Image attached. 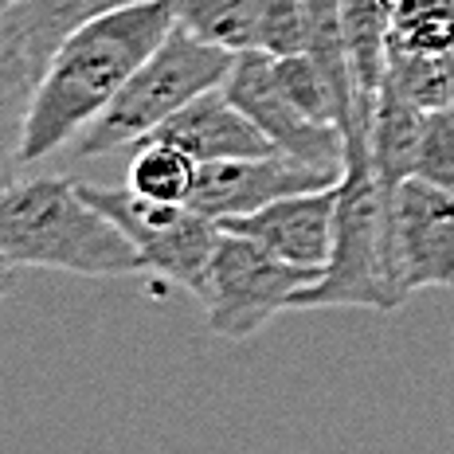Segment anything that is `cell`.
<instances>
[{
	"instance_id": "1",
	"label": "cell",
	"mask_w": 454,
	"mask_h": 454,
	"mask_svg": "<svg viewBox=\"0 0 454 454\" xmlns=\"http://www.w3.org/2000/svg\"><path fill=\"white\" fill-rule=\"evenodd\" d=\"M173 24L176 16L168 0H141L82 24L55 47L27 106L24 168L87 134L173 32Z\"/></svg>"
},
{
	"instance_id": "2",
	"label": "cell",
	"mask_w": 454,
	"mask_h": 454,
	"mask_svg": "<svg viewBox=\"0 0 454 454\" xmlns=\"http://www.w3.org/2000/svg\"><path fill=\"white\" fill-rule=\"evenodd\" d=\"M0 251L12 267L67 270L82 278L141 274L145 259L71 176H27L0 188Z\"/></svg>"
},
{
	"instance_id": "3",
	"label": "cell",
	"mask_w": 454,
	"mask_h": 454,
	"mask_svg": "<svg viewBox=\"0 0 454 454\" xmlns=\"http://www.w3.org/2000/svg\"><path fill=\"white\" fill-rule=\"evenodd\" d=\"M392 309L403 306L400 290L387 270L384 247V192L376 181L372 157H368V126L356 121L345 134V173H340V200H337V235L333 254L317 282L298 290L290 309Z\"/></svg>"
},
{
	"instance_id": "4",
	"label": "cell",
	"mask_w": 454,
	"mask_h": 454,
	"mask_svg": "<svg viewBox=\"0 0 454 454\" xmlns=\"http://www.w3.org/2000/svg\"><path fill=\"white\" fill-rule=\"evenodd\" d=\"M235 67V55L215 43H204L188 27L173 24V32L141 63V71L126 82V90L110 102V110L74 141L79 157H102L110 149L137 145L153 137L176 110L207 90H220Z\"/></svg>"
},
{
	"instance_id": "5",
	"label": "cell",
	"mask_w": 454,
	"mask_h": 454,
	"mask_svg": "<svg viewBox=\"0 0 454 454\" xmlns=\"http://www.w3.org/2000/svg\"><path fill=\"white\" fill-rule=\"evenodd\" d=\"M317 267L278 259L247 235L220 231L200 294L207 329L223 340H247L290 309L294 294L317 282Z\"/></svg>"
},
{
	"instance_id": "6",
	"label": "cell",
	"mask_w": 454,
	"mask_h": 454,
	"mask_svg": "<svg viewBox=\"0 0 454 454\" xmlns=\"http://www.w3.org/2000/svg\"><path fill=\"white\" fill-rule=\"evenodd\" d=\"M79 192L126 231V239L145 259V270H157L165 282H176L196 298L204 294L207 262H212L215 239H220V227L207 215L188 204L141 200L129 188L79 184Z\"/></svg>"
},
{
	"instance_id": "7",
	"label": "cell",
	"mask_w": 454,
	"mask_h": 454,
	"mask_svg": "<svg viewBox=\"0 0 454 454\" xmlns=\"http://www.w3.org/2000/svg\"><path fill=\"white\" fill-rule=\"evenodd\" d=\"M384 192V188H380ZM387 270L408 301L415 290H454V192L408 176L384 192Z\"/></svg>"
},
{
	"instance_id": "8",
	"label": "cell",
	"mask_w": 454,
	"mask_h": 454,
	"mask_svg": "<svg viewBox=\"0 0 454 454\" xmlns=\"http://www.w3.org/2000/svg\"><path fill=\"white\" fill-rule=\"evenodd\" d=\"M227 98L235 102L278 153H290L314 168L325 173H345V129L329 126V121H314L301 114L294 102L282 94L278 79H274V59L262 51H243L235 55V67L223 82Z\"/></svg>"
},
{
	"instance_id": "9",
	"label": "cell",
	"mask_w": 454,
	"mask_h": 454,
	"mask_svg": "<svg viewBox=\"0 0 454 454\" xmlns=\"http://www.w3.org/2000/svg\"><path fill=\"white\" fill-rule=\"evenodd\" d=\"M337 181H340L337 173L314 168L290 153L212 160V165H200L196 192H192V200H188V207H196V212L207 215V220L220 227L227 220L259 212V207H267L270 200L309 192V188H325Z\"/></svg>"
},
{
	"instance_id": "10",
	"label": "cell",
	"mask_w": 454,
	"mask_h": 454,
	"mask_svg": "<svg viewBox=\"0 0 454 454\" xmlns=\"http://www.w3.org/2000/svg\"><path fill=\"white\" fill-rule=\"evenodd\" d=\"M337 200H340V181L270 200L259 212L220 223V231L247 235V239H254L259 247L278 254V259L325 270L337 235Z\"/></svg>"
},
{
	"instance_id": "11",
	"label": "cell",
	"mask_w": 454,
	"mask_h": 454,
	"mask_svg": "<svg viewBox=\"0 0 454 454\" xmlns=\"http://www.w3.org/2000/svg\"><path fill=\"white\" fill-rule=\"evenodd\" d=\"M157 141L184 149L192 160L212 165V160H235V157H262L278 153L270 145V137L227 98V90H207L200 98H192L184 110H176L173 118L153 134ZM149 141V137H145Z\"/></svg>"
},
{
	"instance_id": "12",
	"label": "cell",
	"mask_w": 454,
	"mask_h": 454,
	"mask_svg": "<svg viewBox=\"0 0 454 454\" xmlns=\"http://www.w3.org/2000/svg\"><path fill=\"white\" fill-rule=\"evenodd\" d=\"M129 4H141V0H20L8 12V20L0 24V40H8L27 63L43 71L55 47L71 32Z\"/></svg>"
},
{
	"instance_id": "13",
	"label": "cell",
	"mask_w": 454,
	"mask_h": 454,
	"mask_svg": "<svg viewBox=\"0 0 454 454\" xmlns=\"http://www.w3.org/2000/svg\"><path fill=\"white\" fill-rule=\"evenodd\" d=\"M423 114L427 110H419L411 98H403L392 82H384L380 94H376L372 118H368V157H372L376 181H380L384 192H392L408 176H415Z\"/></svg>"
},
{
	"instance_id": "14",
	"label": "cell",
	"mask_w": 454,
	"mask_h": 454,
	"mask_svg": "<svg viewBox=\"0 0 454 454\" xmlns=\"http://www.w3.org/2000/svg\"><path fill=\"white\" fill-rule=\"evenodd\" d=\"M340 24H345L353 79L361 94V126H368L376 106V94L387 74V43L395 27V0H340Z\"/></svg>"
},
{
	"instance_id": "15",
	"label": "cell",
	"mask_w": 454,
	"mask_h": 454,
	"mask_svg": "<svg viewBox=\"0 0 454 454\" xmlns=\"http://www.w3.org/2000/svg\"><path fill=\"white\" fill-rule=\"evenodd\" d=\"M176 24L200 35L204 43H215L231 55L259 47V24L267 0H168Z\"/></svg>"
},
{
	"instance_id": "16",
	"label": "cell",
	"mask_w": 454,
	"mask_h": 454,
	"mask_svg": "<svg viewBox=\"0 0 454 454\" xmlns=\"http://www.w3.org/2000/svg\"><path fill=\"white\" fill-rule=\"evenodd\" d=\"M40 79L43 71L35 63H27L12 43L0 40V188L12 184L16 168H24V121Z\"/></svg>"
},
{
	"instance_id": "17",
	"label": "cell",
	"mask_w": 454,
	"mask_h": 454,
	"mask_svg": "<svg viewBox=\"0 0 454 454\" xmlns=\"http://www.w3.org/2000/svg\"><path fill=\"white\" fill-rule=\"evenodd\" d=\"M196 176H200V160H192L184 149L168 145V141L149 137L129 157L126 188L153 204H188L196 192Z\"/></svg>"
},
{
	"instance_id": "18",
	"label": "cell",
	"mask_w": 454,
	"mask_h": 454,
	"mask_svg": "<svg viewBox=\"0 0 454 454\" xmlns=\"http://www.w3.org/2000/svg\"><path fill=\"white\" fill-rule=\"evenodd\" d=\"M403 98H411L419 110L454 106V43L442 51H403L387 47V74Z\"/></svg>"
},
{
	"instance_id": "19",
	"label": "cell",
	"mask_w": 454,
	"mask_h": 454,
	"mask_svg": "<svg viewBox=\"0 0 454 454\" xmlns=\"http://www.w3.org/2000/svg\"><path fill=\"white\" fill-rule=\"evenodd\" d=\"M454 43V0H395L392 43L403 51H442Z\"/></svg>"
},
{
	"instance_id": "20",
	"label": "cell",
	"mask_w": 454,
	"mask_h": 454,
	"mask_svg": "<svg viewBox=\"0 0 454 454\" xmlns=\"http://www.w3.org/2000/svg\"><path fill=\"white\" fill-rule=\"evenodd\" d=\"M274 79H278L282 94L290 102L309 114L314 121H329V126H340V110L333 98V87L325 82V74L317 71V63L309 55H290V59H274Z\"/></svg>"
},
{
	"instance_id": "21",
	"label": "cell",
	"mask_w": 454,
	"mask_h": 454,
	"mask_svg": "<svg viewBox=\"0 0 454 454\" xmlns=\"http://www.w3.org/2000/svg\"><path fill=\"white\" fill-rule=\"evenodd\" d=\"M306 47H309L306 0H267L254 51L270 55V59H290V55H306Z\"/></svg>"
},
{
	"instance_id": "22",
	"label": "cell",
	"mask_w": 454,
	"mask_h": 454,
	"mask_svg": "<svg viewBox=\"0 0 454 454\" xmlns=\"http://www.w3.org/2000/svg\"><path fill=\"white\" fill-rule=\"evenodd\" d=\"M415 176H423V181L454 192V106L423 114V137H419V157H415Z\"/></svg>"
},
{
	"instance_id": "23",
	"label": "cell",
	"mask_w": 454,
	"mask_h": 454,
	"mask_svg": "<svg viewBox=\"0 0 454 454\" xmlns=\"http://www.w3.org/2000/svg\"><path fill=\"white\" fill-rule=\"evenodd\" d=\"M12 262H8V254L4 251H0V298H4L8 294V290H12Z\"/></svg>"
},
{
	"instance_id": "24",
	"label": "cell",
	"mask_w": 454,
	"mask_h": 454,
	"mask_svg": "<svg viewBox=\"0 0 454 454\" xmlns=\"http://www.w3.org/2000/svg\"><path fill=\"white\" fill-rule=\"evenodd\" d=\"M16 4H20V0H0V24H4L8 20V12H12V8Z\"/></svg>"
}]
</instances>
